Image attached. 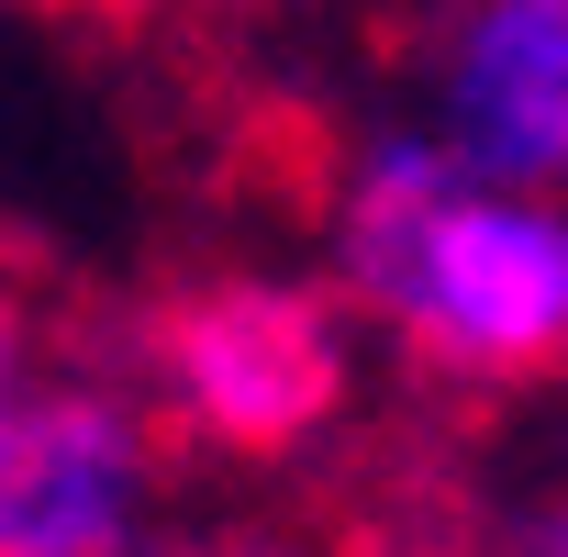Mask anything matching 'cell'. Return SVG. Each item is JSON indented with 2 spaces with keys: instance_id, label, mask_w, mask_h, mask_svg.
<instances>
[{
  "instance_id": "cell-1",
  "label": "cell",
  "mask_w": 568,
  "mask_h": 557,
  "mask_svg": "<svg viewBox=\"0 0 568 557\" xmlns=\"http://www.w3.org/2000/svg\"><path fill=\"white\" fill-rule=\"evenodd\" d=\"M335 302L424 379L524 391L568 368V190H513L446 156L435 123L346 134L324 201Z\"/></svg>"
},
{
  "instance_id": "cell-2",
  "label": "cell",
  "mask_w": 568,
  "mask_h": 557,
  "mask_svg": "<svg viewBox=\"0 0 568 557\" xmlns=\"http://www.w3.org/2000/svg\"><path fill=\"white\" fill-rule=\"evenodd\" d=\"M145 391L179 424V446L223 468H291L346 424L357 313L335 302V278H291V267L179 278L145 324Z\"/></svg>"
},
{
  "instance_id": "cell-3",
  "label": "cell",
  "mask_w": 568,
  "mask_h": 557,
  "mask_svg": "<svg viewBox=\"0 0 568 557\" xmlns=\"http://www.w3.org/2000/svg\"><path fill=\"white\" fill-rule=\"evenodd\" d=\"M168 446L145 368L57 357L23 391L12 479H0V557H156L168 546Z\"/></svg>"
},
{
  "instance_id": "cell-4",
  "label": "cell",
  "mask_w": 568,
  "mask_h": 557,
  "mask_svg": "<svg viewBox=\"0 0 568 557\" xmlns=\"http://www.w3.org/2000/svg\"><path fill=\"white\" fill-rule=\"evenodd\" d=\"M413 123L479 179L568 190V0H435L413 34Z\"/></svg>"
},
{
  "instance_id": "cell-5",
  "label": "cell",
  "mask_w": 568,
  "mask_h": 557,
  "mask_svg": "<svg viewBox=\"0 0 568 557\" xmlns=\"http://www.w3.org/2000/svg\"><path fill=\"white\" fill-rule=\"evenodd\" d=\"M156 557H335V546L302 535V524H256V513H234V524H190V535H168Z\"/></svg>"
},
{
  "instance_id": "cell-6",
  "label": "cell",
  "mask_w": 568,
  "mask_h": 557,
  "mask_svg": "<svg viewBox=\"0 0 568 557\" xmlns=\"http://www.w3.org/2000/svg\"><path fill=\"white\" fill-rule=\"evenodd\" d=\"M34 324H23V302L0 291V479H12V424H23V391H34Z\"/></svg>"
},
{
  "instance_id": "cell-7",
  "label": "cell",
  "mask_w": 568,
  "mask_h": 557,
  "mask_svg": "<svg viewBox=\"0 0 568 557\" xmlns=\"http://www.w3.org/2000/svg\"><path fill=\"white\" fill-rule=\"evenodd\" d=\"M524 557H568V502H557V513L535 524V546H524Z\"/></svg>"
},
{
  "instance_id": "cell-8",
  "label": "cell",
  "mask_w": 568,
  "mask_h": 557,
  "mask_svg": "<svg viewBox=\"0 0 568 557\" xmlns=\"http://www.w3.org/2000/svg\"><path fill=\"white\" fill-rule=\"evenodd\" d=\"M23 12H123V0H23Z\"/></svg>"
}]
</instances>
